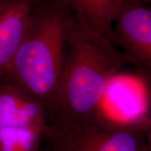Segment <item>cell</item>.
Returning <instances> with one entry per match:
<instances>
[{
  "label": "cell",
  "mask_w": 151,
  "mask_h": 151,
  "mask_svg": "<svg viewBox=\"0 0 151 151\" xmlns=\"http://www.w3.org/2000/svg\"><path fill=\"white\" fill-rule=\"evenodd\" d=\"M146 140L147 145H148V148L150 151H151V116L150 118V121H149V124L146 131Z\"/></svg>",
  "instance_id": "obj_9"
},
{
  "label": "cell",
  "mask_w": 151,
  "mask_h": 151,
  "mask_svg": "<svg viewBox=\"0 0 151 151\" xmlns=\"http://www.w3.org/2000/svg\"><path fill=\"white\" fill-rule=\"evenodd\" d=\"M135 1H138V2L146 4L151 5V0H135Z\"/></svg>",
  "instance_id": "obj_11"
},
{
  "label": "cell",
  "mask_w": 151,
  "mask_h": 151,
  "mask_svg": "<svg viewBox=\"0 0 151 151\" xmlns=\"http://www.w3.org/2000/svg\"><path fill=\"white\" fill-rule=\"evenodd\" d=\"M111 41L131 58L137 74L151 85V6L124 0Z\"/></svg>",
  "instance_id": "obj_6"
},
{
  "label": "cell",
  "mask_w": 151,
  "mask_h": 151,
  "mask_svg": "<svg viewBox=\"0 0 151 151\" xmlns=\"http://www.w3.org/2000/svg\"><path fill=\"white\" fill-rule=\"evenodd\" d=\"M99 114L119 125L146 131L151 116V85L137 73H118L107 86Z\"/></svg>",
  "instance_id": "obj_5"
},
{
  "label": "cell",
  "mask_w": 151,
  "mask_h": 151,
  "mask_svg": "<svg viewBox=\"0 0 151 151\" xmlns=\"http://www.w3.org/2000/svg\"><path fill=\"white\" fill-rule=\"evenodd\" d=\"M38 151H52V150L50 149V147L48 146V144H47V143L43 140V142L41 143L40 148H39Z\"/></svg>",
  "instance_id": "obj_10"
},
{
  "label": "cell",
  "mask_w": 151,
  "mask_h": 151,
  "mask_svg": "<svg viewBox=\"0 0 151 151\" xmlns=\"http://www.w3.org/2000/svg\"><path fill=\"white\" fill-rule=\"evenodd\" d=\"M124 0H65L69 9L92 29L111 41L113 28Z\"/></svg>",
  "instance_id": "obj_8"
},
{
  "label": "cell",
  "mask_w": 151,
  "mask_h": 151,
  "mask_svg": "<svg viewBox=\"0 0 151 151\" xmlns=\"http://www.w3.org/2000/svg\"><path fill=\"white\" fill-rule=\"evenodd\" d=\"M43 141L52 151H150L146 131L119 125L99 114L66 125H47Z\"/></svg>",
  "instance_id": "obj_3"
},
{
  "label": "cell",
  "mask_w": 151,
  "mask_h": 151,
  "mask_svg": "<svg viewBox=\"0 0 151 151\" xmlns=\"http://www.w3.org/2000/svg\"><path fill=\"white\" fill-rule=\"evenodd\" d=\"M48 122L40 104L9 83L0 84V151H38Z\"/></svg>",
  "instance_id": "obj_4"
},
{
  "label": "cell",
  "mask_w": 151,
  "mask_h": 151,
  "mask_svg": "<svg viewBox=\"0 0 151 151\" xmlns=\"http://www.w3.org/2000/svg\"><path fill=\"white\" fill-rule=\"evenodd\" d=\"M129 65V56L71 12L61 78L48 124L66 125L99 116L109 82Z\"/></svg>",
  "instance_id": "obj_1"
},
{
  "label": "cell",
  "mask_w": 151,
  "mask_h": 151,
  "mask_svg": "<svg viewBox=\"0 0 151 151\" xmlns=\"http://www.w3.org/2000/svg\"><path fill=\"white\" fill-rule=\"evenodd\" d=\"M36 0H0V84L7 75L22 42Z\"/></svg>",
  "instance_id": "obj_7"
},
{
  "label": "cell",
  "mask_w": 151,
  "mask_h": 151,
  "mask_svg": "<svg viewBox=\"0 0 151 151\" xmlns=\"http://www.w3.org/2000/svg\"><path fill=\"white\" fill-rule=\"evenodd\" d=\"M71 12L65 0H36L27 32L4 81L40 104L48 119L60 86Z\"/></svg>",
  "instance_id": "obj_2"
}]
</instances>
